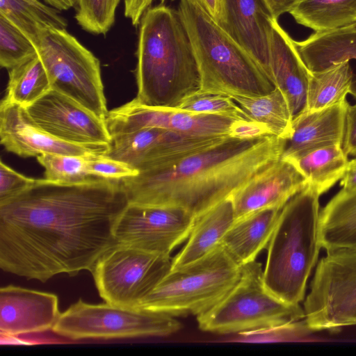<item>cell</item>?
<instances>
[{
  "instance_id": "obj_1",
  "label": "cell",
  "mask_w": 356,
  "mask_h": 356,
  "mask_svg": "<svg viewBox=\"0 0 356 356\" xmlns=\"http://www.w3.org/2000/svg\"><path fill=\"white\" fill-rule=\"evenodd\" d=\"M129 204L121 180L35 179L0 203V268L42 282L91 272L116 244L114 228Z\"/></svg>"
},
{
  "instance_id": "obj_2",
  "label": "cell",
  "mask_w": 356,
  "mask_h": 356,
  "mask_svg": "<svg viewBox=\"0 0 356 356\" xmlns=\"http://www.w3.org/2000/svg\"><path fill=\"white\" fill-rule=\"evenodd\" d=\"M285 144L273 135L228 137L121 181L129 204L179 207L196 218L281 159Z\"/></svg>"
},
{
  "instance_id": "obj_3",
  "label": "cell",
  "mask_w": 356,
  "mask_h": 356,
  "mask_svg": "<svg viewBox=\"0 0 356 356\" xmlns=\"http://www.w3.org/2000/svg\"><path fill=\"white\" fill-rule=\"evenodd\" d=\"M139 25L135 99L150 107L177 108L201 88L197 63L179 11L161 3L149 7Z\"/></svg>"
},
{
  "instance_id": "obj_4",
  "label": "cell",
  "mask_w": 356,
  "mask_h": 356,
  "mask_svg": "<svg viewBox=\"0 0 356 356\" xmlns=\"http://www.w3.org/2000/svg\"><path fill=\"white\" fill-rule=\"evenodd\" d=\"M178 11L197 63L200 90L260 97L275 88L254 58L198 0H179Z\"/></svg>"
},
{
  "instance_id": "obj_5",
  "label": "cell",
  "mask_w": 356,
  "mask_h": 356,
  "mask_svg": "<svg viewBox=\"0 0 356 356\" xmlns=\"http://www.w3.org/2000/svg\"><path fill=\"white\" fill-rule=\"evenodd\" d=\"M319 198L308 186L292 197L283 207L268 245L264 284L273 294L291 305L304 300L307 280L322 248Z\"/></svg>"
},
{
  "instance_id": "obj_6",
  "label": "cell",
  "mask_w": 356,
  "mask_h": 356,
  "mask_svg": "<svg viewBox=\"0 0 356 356\" xmlns=\"http://www.w3.org/2000/svg\"><path fill=\"white\" fill-rule=\"evenodd\" d=\"M242 266L220 245L205 257L170 269L139 307L174 317L198 316L218 304L241 278Z\"/></svg>"
},
{
  "instance_id": "obj_7",
  "label": "cell",
  "mask_w": 356,
  "mask_h": 356,
  "mask_svg": "<svg viewBox=\"0 0 356 356\" xmlns=\"http://www.w3.org/2000/svg\"><path fill=\"white\" fill-rule=\"evenodd\" d=\"M304 318L300 305L289 304L267 289L262 265L255 260L242 266L241 278L218 304L197 316L202 331L238 334Z\"/></svg>"
},
{
  "instance_id": "obj_8",
  "label": "cell",
  "mask_w": 356,
  "mask_h": 356,
  "mask_svg": "<svg viewBox=\"0 0 356 356\" xmlns=\"http://www.w3.org/2000/svg\"><path fill=\"white\" fill-rule=\"evenodd\" d=\"M51 89L105 120L108 111L99 60L66 29H47L35 44Z\"/></svg>"
},
{
  "instance_id": "obj_9",
  "label": "cell",
  "mask_w": 356,
  "mask_h": 356,
  "mask_svg": "<svg viewBox=\"0 0 356 356\" xmlns=\"http://www.w3.org/2000/svg\"><path fill=\"white\" fill-rule=\"evenodd\" d=\"M181 328L176 317L163 312L79 300L60 313L51 330L59 336L79 340L166 337Z\"/></svg>"
},
{
  "instance_id": "obj_10",
  "label": "cell",
  "mask_w": 356,
  "mask_h": 356,
  "mask_svg": "<svg viewBox=\"0 0 356 356\" xmlns=\"http://www.w3.org/2000/svg\"><path fill=\"white\" fill-rule=\"evenodd\" d=\"M303 305L312 332L356 325V250L327 252L316 264Z\"/></svg>"
},
{
  "instance_id": "obj_11",
  "label": "cell",
  "mask_w": 356,
  "mask_h": 356,
  "mask_svg": "<svg viewBox=\"0 0 356 356\" xmlns=\"http://www.w3.org/2000/svg\"><path fill=\"white\" fill-rule=\"evenodd\" d=\"M172 258L116 243L97 261L91 273L106 302L138 308L170 270Z\"/></svg>"
},
{
  "instance_id": "obj_12",
  "label": "cell",
  "mask_w": 356,
  "mask_h": 356,
  "mask_svg": "<svg viewBox=\"0 0 356 356\" xmlns=\"http://www.w3.org/2000/svg\"><path fill=\"white\" fill-rule=\"evenodd\" d=\"M195 218L184 209L129 204L115 228L116 243L170 256L188 238Z\"/></svg>"
},
{
  "instance_id": "obj_13",
  "label": "cell",
  "mask_w": 356,
  "mask_h": 356,
  "mask_svg": "<svg viewBox=\"0 0 356 356\" xmlns=\"http://www.w3.org/2000/svg\"><path fill=\"white\" fill-rule=\"evenodd\" d=\"M228 137H194L161 128L140 129L112 138L104 156L138 172L213 146Z\"/></svg>"
},
{
  "instance_id": "obj_14",
  "label": "cell",
  "mask_w": 356,
  "mask_h": 356,
  "mask_svg": "<svg viewBox=\"0 0 356 356\" xmlns=\"http://www.w3.org/2000/svg\"><path fill=\"white\" fill-rule=\"evenodd\" d=\"M25 108L38 126L63 141L91 147L111 141L105 120L53 89Z\"/></svg>"
},
{
  "instance_id": "obj_15",
  "label": "cell",
  "mask_w": 356,
  "mask_h": 356,
  "mask_svg": "<svg viewBox=\"0 0 356 356\" xmlns=\"http://www.w3.org/2000/svg\"><path fill=\"white\" fill-rule=\"evenodd\" d=\"M0 142L9 152L22 158L45 154L86 156L104 154L108 146L91 147L59 140L38 126L25 107L4 98L0 106Z\"/></svg>"
},
{
  "instance_id": "obj_16",
  "label": "cell",
  "mask_w": 356,
  "mask_h": 356,
  "mask_svg": "<svg viewBox=\"0 0 356 356\" xmlns=\"http://www.w3.org/2000/svg\"><path fill=\"white\" fill-rule=\"evenodd\" d=\"M236 120L221 115L150 107L135 99L126 104L121 115L122 124L128 132L161 128L194 137H230V128Z\"/></svg>"
},
{
  "instance_id": "obj_17",
  "label": "cell",
  "mask_w": 356,
  "mask_h": 356,
  "mask_svg": "<svg viewBox=\"0 0 356 356\" xmlns=\"http://www.w3.org/2000/svg\"><path fill=\"white\" fill-rule=\"evenodd\" d=\"M60 312L52 293L8 285L0 289V332L16 337L52 330Z\"/></svg>"
},
{
  "instance_id": "obj_18",
  "label": "cell",
  "mask_w": 356,
  "mask_h": 356,
  "mask_svg": "<svg viewBox=\"0 0 356 356\" xmlns=\"http://www.w3.org/2000/svg\"><path fill=\"white\" fill-rule=\"evenodd\" d=\"M307 183L289 161L280 159L259 172L230 197L236 219L254 211L283 207Z\"/></svg>"
},
{
  "instance_id": "obj_19",
  "label": "cell",
  "mask_w": 356,
  "mask_h": 356,
  "mask_svg": "<svg viewBox=\"0 0 356 356\" xmlns=\"http://www.w3.org/2000/svg\"><path fill=\"white\" fill-rule=\"evenodd\" d=\"M223 11L220 25L254 58L269 79L270 39L275 18L266 2L223 0Z\"/></svg>"
},
{
  "instance_id": "obj_20",
  "label": "cell",
  "mask_w": 356,
  "mask_h": 356,
  "mask_svg": "<svg viewBox=\"0 0 356 356\" xmlns=\"http://www.w3.org/2000/svg\"><path fill=\"white\" fill-rule=\"evenodd\" d=\"M309 74L294 40L274 19L270 39L269 79L285 96L293 118L305 108Z\"/></svg>"
},
{
  "instance_id": "obj_21",
  "label": "cell",
  "mask_w": 356,
  "mask_h": 356,
  "mask_svg": "<svg viewBox=\"0 0 356 356\" xmlns=\"http://www.w3.org/2000/svg\"><path fill=\"white\" fill-rule=\"evenodd\" d=\"M348 104L346 98L327 108L294 117L292 134L286 140L281 159L324 146L342 145Z\"/></svg>"
},
{
  "instance_id": "obj_22",
  "label": "cell",
  "mask_w": 356,
  "mask_h": 356,
  "mask_svg": "<svg viewBox=\"0 0 356 356\" xmlns=\"http://www.w3.org/2000/svg\"><path fill=\"white\" fill-rule=\"evenodd\" d=\"M282 208H266L236 219L221 245L236 264L254 261L268 246Z\"/></svg>"
},
{
  "instance_id": "obj_23",
  "label": "cell",
  "mask_w": 356,
  "mask_h": 356,
  "mask_svg": "<svg viewBox=\"0 0 356 356\" xmlns=\"http://www.w3.org/2000/svg\"><path fill=\"white\" fill-rule=\"evenodd\" d=\"M236 220L231 197L213 206L195 218L186 244L172 259L170 269L197 261L221 245Z\"/></svg>"
},
{
  "instance_id": "obj_24",
  "label": "cell",
  "mask_w": 356,
  "mask_h": 356,
  "mask_svg": "<svg viewBox=\"0 0 356 356\" xmlns=\"http://www.w3.org/2000/svg\"><path fill=\"white\" fill-rule=\"evenodd\" d=\"M294 42L303 62L312 72L356 60V24L334 31L314 33L302 41ZM349 95L356 101V78Z\"/></svg>"
},
{
  "instance_id": "obj_25",
  "label": "cell",
  "mask_w": 356,
  "mask_h": 356,
  "mask_svg": "<svg viewBox=\"0 0 356 356\" xmlns=\"http://www.w3.org/2000/svg\"><path fill=\"white\" fill-rule=\"evenodd\" d=\"M318 237L327 252L356 250V187L341 188L320 211Z\"/></svg>"
},
{
  "instance_id": "obj_26",
  "label": "cell",
  "mask_w": 356,
  "mask_h": 356,
  "mask_svg": "<svg viewBox=\"0 0 356 356\" xmlns=\"http://www.w3.org/2000/svg\"><path fill=\"white\" fill-rule=\"evenodd\" d=\"M284 160L297 168L307 186L319 196L341 181L349 162L342 145L318 147Z\"/></svg>"
},
{
  "instance_id": "obj_27",
  "label": "cell",
  "mask_w": 356,
  "mask_h": 356,
  "mask_svg": "<svg viewBox=\"0 0 356 356\" xmlns=\"http://www.w3.org/2000/svg\"><path fill=\"white\" fill-rule=\"evenodd\" d=\"M289 13L314 33L327 32L356 24V0H299Z\"/></svg>"
},
{
  "instance_id": "obj_28",
  "label": "cell",
  "mask_w": 356,
  "mask_h": 356,
  "mask_svg": "<svg viewBox=\"0 0 356 356\" xmlns=\"http://www.w3.org/2000/svg\"><path fill=\"white\" fill-rule=\"evenodd\" d=\"M229 97L244 112L247 119L265 124L272 135L289 139L293 131V119L289 103L282 91L275 88L260 97L232 95Z\"/></svg>"
},
{
  "instance_id": "obj_29",
  "label": "cell",
  "mask_w": 356,
  "mask_h": 356,
  "mask_svg": "<svg viewBox=\"0 0 356 356\" xmlns=\"http://www.w3.org/2000/svg\"><path fill=\"white\" fill-rule=\"evenodd\" d=\"M0 15L20 29L35 44L47 29H66L59 10L39 0H0Z\"/></svg>"
},
{
  "instance_id": "obj_30",
  "label": "cell",
  "mask_w": 356,
  "mask_h": 356,
  "mask_svg": "<svg viewBox=\"0 0 356 356\" xmlns=\"http://www.w3.org/2000/svg\"><path fill=\"white\" fill-rule=\"evenodd\" d=\"M353 79V72L349 61L320 72H310L305 106L302 113L323 109L346 99Z\"/></svg>"
},
{
  "instance_id": "obj_31",
  "label": "cell",
  "mask_w": 356,
  "mask_h": 356,
  "mask_svg": "<svg viewBox=\"0 0 356 356\" xmlns=\"http://www.w3.org/2000/svg\"><path fill=\"white\" fill-rule=\"evenodd\" d=\"M5 99L27 107L51 89L47 70L38 54L10 68Z\"/></svg>"
},
{
  "instance_id": "obj_32",
  "label": "cell",
  "mask_w": 356,
  "mask_h": 356,
  "mask_svg": "<svg viewBox=\"0 0 356 356\" xmlns=\"http://www.w3.org/2000/svg\"><path fill=\"white\" fill-rule=\"evenodd\" d=\"M86 156L45 154L38 156L37 160L44 169L45 179L77 184L95 179L88 173Z\"/></svg>"
},
{
  "instance_id": "obj_33",
  "label": "cell",
  "mask_w": 356,
  "mask_h": 356,
  "mask_svg": "<svg viewBox=\"0 0 356 356\" xmlns=\"http://www.w3.org/2000/svg\"><path fill=\"white\" fill-rule=\"evenodd\" d=\"M33 42L17 26L0 15V65L8 70L37 54Z\"/></svg>"
},
{
  "instance_id": "obj_34",
  "label": "cell",
  "mask_w": 356,
  "mask_h": 356,
  "mask_svg": "<svg viewBox=\"0 0 356 356\" xmlns=\"http://www.w3.org/2000/svg\"><path fill=\"white\" fill-rule=\"evenodd\" d=\"M120 0H77L75 19L86 31L105 35L115 22Z\"/></svg>"
},
{
  "instance_id": "obj_35",
  "label": "cell",
  "mask_w": 356,
  "mask_h": 356,
  "mask_svg": "<svg viewBox=\"0 0 356 356\" xmlns=\"http://www.w3.org/2000/svg\"><path fill=\"white\" fill-rule=\"evenodd\" d=\"M179 110L247 119L244 112L228 95L200 90L185 99Z\"/></svg>"
},
{
  "instance_id": "obj_36",
  "label": "cell",
  "mask_w": 356,
  "mask_h": 356,
  "mask_svg": "<svg viewBox=\"0 0 356 356\" xmlns=\"http://www.w3.org/2000/svg\"><path fill=\"white\" fill-rule=\"evenodd\" d=\"M312 332L305 320L287 323L271 327L240 334L239 341L271 342L300 339Z\"/></svg>"
},
{
  "instance_id": "obj_37",
  "label": "cell",
  "mask_w": 356,
  "mask_h": 356,
  "mask_svg": "<svg viewBox=\"0 0 356 356\" xmlns=\"http://www.w3.org/2000/svg\"><path fill=\"white\" fill-rule=\"evenodd\" d=\"M86 158L88 173L95 178L122 180L138 174L137 170L127 164L102 154H90Z\"/></svg>"
},
{
  "instance_id": "obj_38",
  "label": "cell",
  "mask_w": 356,
  "mask_h": 356,
  "mask_svg": "<svg viewBox=\"0 0 356 356\" xmlns=\"http://www.w3.org/2000/svg\"><path fill=\"white\" fill-rule=\"evenodd\" d=\"M35 181V179L19 174L1 161L0 203L20 194Z\"/></svg>"
},
{
  "instance_id": "obj_39",
  "label": "cell",
  "mask_w": 356,
  "mask_h": 356,
  "mask_svg": "<svg viewBox=\"0 0 356 356\" xmlns=\"http://www.w3.org/2000/svg\"><path fill=\"white\" fill-rule=\"evenodd\" d=\"M270 135L272 134L265 124L248 119L234 120L229 131L230 137L238 139H252Z\"/></svg>"
},
{
  "instance_id": "obj_40",
  "label": "cell",
  "mask_w": 356,
  "mask_h": 356,
  "mask_svg": "<svg viewBox=\"0 0 356 356\" xmlns=\"http://www.w3.org/2000/svg\"><path fill=\"white\" fill-rule=\"evenodd\" d=\"M342 148L348 156H356V104L347 106Z\"/></svg>"
},
{
  "instance_id": "obj_41",
  "label": "cell",
  "mask_w": 356,
  "mask_h": 356,
  "mask_svg": "<svg viewBox=\"0 0 356 356\" xmlns=\"http://www.w3.org/2000/svg\"><path fill=\"white\" fill-rule=\"evenodd\" d=\"M124 15L134 26L140 24L145 12L150 7L153 0H124Z\"/></svg>"
},
{
  "instance_id": "obj_42",
  "label": "cell",
  "mask_w": 356,
  "mask_h": 356,
  "mask_svg": "<svg viewBox=\"0 0 356 356\" xmlns=\"http://www.w3.org/2000/svg\"><path fill=\"white\" fill-rule=\"evenodd\" d=\"M273 17L278 19L280 15L290 13L299 0H264Z\"/></svg>"
},
{
  "instance_id": "obj_43",
  "label": "cell",
  "mask_w": 356,
  "mask_h": 356,
  "mask_svg": "<svg viewBox=\"0 0 356 356\" xmlns=\"http://www.w3.org/2000/svg\"><path fill=\"white\" fill-rule=\"evenodd\" d=\"M200 4L220 24L223 20V0H198Z\"/></svg>"
},
{
  "instance_id": "obj_44",
  "label": "cell",
  "mask_w": 356,
  "mask_h": 356,
  "mask_svg": "<svg viewBox=\"0 0 356 356\" xmlns=\"http://www.w3.org/2000/svg\"><path fill=\"white\" fill-rule=\"evenodd\" d=\"M340 185L344 189L356 187V157L349 160L346 171L341 179Z\"/></svg>"
},
{
  "instance_id": "obj_45",
  "label": "cell",
  "mask_w": 356,
  "mask_h": 356,
  "mask_svg": "<svg viewBox=\"0 0 356 356\" xmlns=\"http://www.w3.org/2000/svg\"><path fill=\"white\" fill-rule=\"evenodd\" d=\"M50 6L59 11L67 10L77 4V0H44Z\"/></svg>"
},
{
  "instance_id": "obj_46",
  "label": "cell",
  "mask_w": 356,
  "mask_h": 356,
  "mask_svg": "<svg viewBox=\"0 0 356 356\" xmlns=\"http://www.w3.org/2000/svg\"><path fill=\"white\" fill-rule=\"evenodd\" d=\"M165 0H161V3H163Z\"/></svg>"
}]
</instances>
